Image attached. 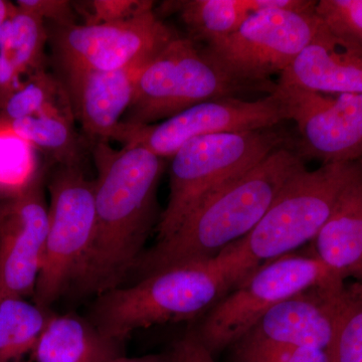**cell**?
I'll list each match as a JSON object with an SVG mask.
<instances>
[{"label": "cell", "instance_id": "6da1fadb", "mask_svg": "<svg viewBox=\"0 0 362 362\" xmlns=\"http://www.w3.org/2000/svg\"><path fill=\"white\" fill-rule=\"evenodd\" d=\"M96 230L84 268L74 289L100 295L123 286L158 223L157 187L164 159L138 144L112 148L93 144Z\"/></svg>", "mask_w": 362, "mask_h": 362}, {"label": "cell", "instance_id": "7a4b0ae2", "mask_svg": "<svg viewBox=\"0 0 362 362\" xmlns=\"http://www.w3.org/2000/svg\"><path fill=\"white\" fill-rule=\"evenodd\" d=\"M303 168L304 158L296 149L276 150L207 197L173 235L145 250L131 275L139 280L171 267L216 258L251 232L286 182Z\"/></svg>", "mask_w": 362, "mask_h": 362}, {"label": "cell", "instance_id": "3957f363", "mask_svg": "<svg viewBox=\"0 0 362 362\" xmlns=\"http://www.w3.org/2000/svg\"><path fill=\"white\" fill-rule=\"evenodd\" d=\"M246 277L221 252L216 258L171 267L97 297L89 319L125 342L136 330L204 317Z\"/></svg>", "mask_w": 362, "mask_h": 362}, {"label": "cell", "instance_id": "277c9868", "mask_svg": "<svg viewBox=\"0 0 362 362\" xmlns=\"http://www.w3.org/2000/svg\"><path fill=\"white\" fill-rule=\"evenodd\" d=\"M358 169V162H349L298 171L251 232L226 247L233 262L250 276L262 264L313 242Z\"/></svg>", "mask_w": 362, "mask_h": 362}, {"label": "cell", "instance_id": "5b68a950", "mask_svg": "<svg viewBox=\"0 0 362 362\" xmlns=\"http://www.w3.org/2000/svg\"><path fill=\"white\" fill-rule=\"evenodd\" d=\"M288 143L276 127L201 136L185 143L170 158L168 202L157 223V240L173 235L207 197Z\"/></svg>", "mask_w": 362, "mask_h": 362}, {"label": "cell", "instance_id": "8992f818", "mask_svg": "<svg viewBox=\"0 0 362 362\" xmlns=\"http://www.w3.org/2000/svg\"><path fill=\"white\" fill-rule=\"evenodd\" d=\"M247 89L252 87L228 77L194 40L177 35L143 66L121 124L151 125L194 105Z\"/></svg>", "mask_w": 362, "mask_h": 362}, {"label": "cell", "instance_id": "52a82bcc", "mask_svg": "<svg viewBox=\"0 0 362 362\" xmlns=\"http://www.w3.org/2000/svg\"><path fill=\"white\" fill-rule=\"evenodd\" d=\"M49 230L33 302L45 309L77 284L96 230L95 181L82 168L59 166L49 183Z\"/></svg>", "mask_w": 362, "mask_h": 362}, {"label": "cell", "instance_id": "ba28073f", "mask_svg": "<svg viewBox=\"0 0 362 362\" xmlns=\"http://www.w3.org/2000/svg\"><path fill=\"white\" fill-rule=\"evenodd\" d=\"M344 282L316 256H287L259 266L202 317L195 335L211 354L249 332L267 312L315 286Z\"/></svg>", "mask_w": 362, "mask_h": 362}, {"label": "cell", "instance_id": "9c48e42d", "mask_svg": "<svg viewBox=\"0 0 362 362\" xmlns=\"http://www.w3.org/2000/svg\"><path fill=\"white\" fill-rule=\"evenodd\" d=\"M328 37L332 35L314 11H259L202 51L235 82L259 89L272 75H281L309 45Z\"/></svg>", "mask_w": 362, "mask_h": 362}, {"label": "cell", "instance_id": "30bf717a", "mask_svg": "<svg viewBox=\"0 0 362 362\" xmlns=\"http://www.w3.org/2000/svg\"><path fill=\"white\" fill-rule=\"evenodd\" d=\"M47 33L59 71L144 65L178 35L153 11L118 23L51 25Z\"/></svg>", "mask_w": 362, "mask_h": 362}, {"label": "cell", "instance_id": "8fae6325", "mask_svg": "<svg viewBox=\"0 0 362 362\" xmlns=\"http://www.w3.org/2000/svg\"><path fill=\"white\" fill-rule=\"evenodd\" d=\"M286 120L284 105L273 90L256 101L235 97L209 100L156 125L121 124L116 140L124 145H141L165 159L171 158L189 140L201 136L267 129Z\"/></svg>", "mask_w": 362, "mask_h": 362}, {"label": "cell", "instance_id": "7c38bea8", "mask_svg": "<svg viewBox=\"0 0 362 362\" xmlns=\"http://www.w3.org/2000/svg\"><path fill=\"white\" fill-rule=\"evenodd\" d=\"M44 177L35 169L25 185L0 197V298L35 295L49 230Z\"/></svg>", "mask_w": 362, "mask_h": 362}, {"label": "cell", "instance_id": "4fadbf2b", "mask_svg": "<svg viewBox=\"0 0 362 362\" xmlns=\"http://www.w3.org/2000/svg\"><path fill=\"white\" fill-rule=\"evenodd\" d=\"M288 120L296 124L298 153L326 163L362 157V95H326L276 84Z\"/></svg>", "mask_w": 362, "mask_h": 362}, {"label": "cell", "instance_id": "5bb4252c", "mask_svg": "<svg viewBox=\"0 0 362 362\" xmlns=\"http://www.w3.org/2000/svg\"><path fill=\"white\" fill-rule=\"evenodd\" d=\"M146 64L117 71H61L74 115L93 144L116 139Z\"/></svg>", "mask_w": 362, "mask_h": 362}, {"label": "cell", "instance_id": "9a60e30c", "mask_svg": "<svg viewBox=\"0 0 362 362\" xmlns=\"http://www.w3.org/2000/svg\"><path fill=\"white\" fill-rule=\"evenodd\" d=\"M344 285L345 281L315 286L288 298L267 312L250 331L276 344L326 351Z\"/></svg>", "mask_w": 362, "mask_h": 362}, {"label": "cell", "instance_id": "2e32d148", "mask_svg": "<svg viewBox=\"0 0 362 362\" xmlns=\"http://www.w3.org/2000/svg\"><path fill=\"white\" fill-rule=\"evenodd\" d=\"M278 84L326 95H362V51L343 47L332 37L316 40L281 74Z\"/></svg>", "mask_w": 362, "mask_h": 362}, {"label": "cell", "instance_id": "e0dca14e", "mask_svg": "<svg viewBox=\"0 0 362 362\" xmlns=\"http://www.w3.org/2000/svg\"><path fill=\"white\" fill-rule=\"evenodd\" d=\"M359 165V164H358ZM314 256L345 281L362 283V173L354 176L313 240Z\"/></svg>", "mask_w": 362, "mask_h": 362}, {"label": "cell", "instance_id": "ac0fdd59", "mask_svg": "<svg viewBox=\"0 0 362 362\" xmlns=\"http://www.w3.org/2000/svg\"><path fill=\"white\" fill-rule=\"evenodd\" d=\"M123 345L89 318L51 311L32 356L35 362H106L124 356Z\"/></svg>", "mask_w": 362, "mask_h": 362}, {"label": "cell", "instance_id": "d6986e66", "mask_svg": "<svg viewBox=\"0 0 362 362\" xmlns=\"http://www.w3.org/2000/svg\"><path fill=\"white\" fill-rule=\"evenodd\" d=\"M74 114L47 113L0 125V137L32 145L59 166L82 168L84 141L74 125Z\"/></svg>", "mask_w": 362, "mask_h": 362}, {"label": "cell", "instance_id": "ffe728a7", "mask_svg": "<svg viewBox=\"0 0 362 362\" xmlns=\"http://www.w3.org/2000/svg\"><path fill=\"white\" fill-rule=\"evenodd\" d=\"M162 6L166 13H178L190 40L206 45L232 35L251 14L247 0H180Z\"/></svg>", "mask_w": 362, "mask_h": 362}, {"label": "cell", "instance_id": "44dd1931", "mask_svg": "<svg viewBox=\"0 0 362 362\" xmlns=\"http://www.w3.org/2000/svg\"><path fill=\"white\" fill-rule=\"evenodd\" d=\"M51 311L25 298H0V362H23L32 354Z\"/></svg>", "mask_w": 362, "mask_h": 362}, {"label": "cell", "instance_id": "7402d4cb", "mask_svg": "<svg viewBox=\"0 0 362 362\" xmlns=\"http://www.w3.org/2000/svg\"><path fill=\"white\" fill-rule=\"evenodd\" d=\"M47 42L49 33L45 21L18 6L0 26V54L11 61L21 76L45 70Z\"/></svg>", "mask_w": 362, "mask_h": 362}, {"label": "cell", "instance_id": "603a6c76", "mask_svg": "<svg viewBox=\"0 0 362 362\" xmlns=\"http://www.w3.org/2000/svg\"><path fill=\"white\" fill-rule=\"evenodd\" d=\"M47 113L74 114L59 77L40 70L28 75L0 111V125Z\"/></svg>", "mask_w": 362, "mask_h": 362}, {"label": "cell", "instance_id": "cb8c5ba5", "mask_svg": "<svg viewBox=\"0 0 362 362\" xmlns=\"http://www.w3.org/2000/svg\"><path fill=\"white\" fill-rule=\"evenodd\" d=\"M328 362H362V283L346 284L338 297Z\"/></svg>", "mask_w": 362, "mask_h": 362}, {"label": "cell", "instance_id": "d4e9b609", "mask_svg": "<svg viewBox=\"0 0 362 362\" xmlns=\"http://www.w3.org/2000/svg\"><path fill=\"white\" fill-rule=\"evenodd\" d=\"M314 11L338 44L362 51V0H320Z\"/></svg>", "mask_w": 362, "mask_h": 362}, {"label": "cell", "instance_id": "484cf974", "mask_svg": "<svg viewBox=\"0 0 362 362\" xmlns=\"http://www.w3.org/2000/svg\"><path fill=\"white\" fill-rule=\"evenodd\" d=\"M238 342V362H328L325 350L276 344L251 331Z\"/></svg>", "mask_w": 362, "mask_h": 362}, {"label": "cell", "instance_id": "4316f807", "mask_svg": "<svg viewBox=\"0 0 362 362\" xmlns=\"http://www.w3.org/2000/svg\"><path fill=\"white\" fill-rule=\"evenodd\" d=\"M148 0H93L88 2L89 11L84 25L118 23L153 11Z\"/></svg>", "mask_w": 362, "mask_h": 362}, {"label": "cell", "instance_id": "83f0119b", "mask_svg": "<svg viewBox=\"0 0 362 362\" xmlns=\"http://www.w3.org/2000/svg\"><path fill=\"white\" fill-rule=\"evenodd\" d=\"M16 6L21 11L35 14L45 23L51 21L52 25H76L73 4L66 0H18Z\"/></svg>", "mask_w": 362, "mask_h": 362}, {"label": "cell", "instance_id": "f1b7e54d", "mask_svg": "<svg viewBox=\"0 0 362 362\" xmlns=\"http://www.w3.org/2000/svg\"><path fill=\"white\" fill-rule=\"evenodd\" d=\"M170 362H216L213 354L202 344L195 333L185 335L169 352Z\"/></svg>", "mask_w": 362, "mask_h": 362}, {"label": "cell", "instance_id": "f546056e", "mask_svg": "<svg viewBox=\"0 0 362 362\" xmlns=\"http://www.w3.org/2000/svg\"><path fill=\"white\" fill-rule=\"evenodd\" d=\"M21 73L6 57L0 54V111L21 85Z\"/></svg>", "mask_w": 362, "mask_h": 362}, {"label": "cell", "instance_id": "4dcf8cb0", "mask_svg": "<svg viewBox=\"0 0 362 362\" xmlns=\"http://www.w3.org/2000/svg\"><path fill=\"white\" fill-rule=\"evenodd\" d=\"M106 362H170L168 354H150L140 357L117 356Z\"/></svg>", "mask_w": 362, "mask_h": 362}, {"label": "cell", "instance_id": "1f68e13d", "mask_svg": "<svg viewBox=\"0 0 362 362\" xmlns=\"http://www.w3.org/2000/svg\"><path fill=\"white\" fill-rule=\"evenodd\" d=\"M16 9V4H11V1H6V0H0V26L6 23L7 18L14 13Z\"/></svg>", "mask_w": 362, "mask_h": 362}, {"label": "cell", "instance_id": "d6a6232c", "mask_svg": "<svg viewBox=\"0 0 362 362\" xmlns=\"http://www.w3.org/2000/svg\"><path fill=\"white\" fill-rule=\"evenodd\" d=\"M357 162H358L359 168H361V173H362V157H361V159H359V160H358V161H357Z\"/></svg>", "mask_w": 362, "mask_h": 362}, {"label": "cell", "instance_id": "836d02e7", "mask_svg": "<svg viewBox=\"0 0 362 362\" xmlns=\"http://www.w3.org/2000/svg\"><path fill=\"white\" fill-rule=\"evenodd\" d=\"M0 197H1V195H0Z\"/></svg>", "mask_w": 362, "mask_h": 362}]
</instances>
